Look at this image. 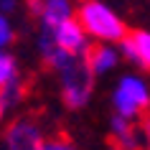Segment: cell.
Segmentation results:
<instances>
[{"label":"cell","instance_id":"52a82bcc","mask_svg":"<svg viewBox=\"0 0 150 150\" xmlns=\"http://www.w3.org/2000/svg\"><path fill=\"white\" fill-rule=\"evenodd\" d=\"M84 59H87L92 74H97V71L112 69V66H115V61H117V54H115L110 46H104V43H94V46H87Z\"/></svg>","mask_w":150,"mask_h":150},{"label":"cell","instance_id":"9c48e42d","mask_svg":"<svg viewBox=\"0 0 150 150\" xmlns=\"http://www.w3.org/2000/svg\"><path fill=\"white\" fill-rule=\"evenodd\" d=\"M16 61L10 59V56L0 54V89L5 87V84H10V81L16 79Z\"/></svg>","mask_w":150,"mask_h":150},{"label":"cell","instance_id":"7c38bea8","mask_svg":"<svg viewBox=\"0 0 150 150\" xmlns=\"http://www.w3.org/2000/svg\"><path fill=\"white\" fill-rule=\"evenodd\" d=\"M28 8H31L33 16H43V3L41 0H28Z\"/></svg>","mask_w":150,"mask_h":150},{"label":"cell","instance_id":"8992f818","mask_svg":"<svg viewBox=\"0 0 150 150\" xmlns=\"http://www.w3.org/2000/svg\"><path fill=\"white\" fill-rule=\"evenodd\" d=\"M122 48H125L127 59L142 64L145 69L150 71V33L145 31H130L122 41Z\"/></svg>","mask_w":150,"mask_h":150},{"label":"cell","instance_id":"7a4b0ae2","mask_svg":"<svg viewBox=\"0 0 150 150\" xmlns=\"http://www.w3.org/2000/svg\"><path fill=\"white\" fill-rule=\"evenodd\" d=\"M59 74H61V87H64L61 89L64 102L69 104L71 110L84 107L87 99H89V94H92V79H94V74L89 69L84 54L69 56V59L64 61V66L59 69Z\"/></svg>","mask_w":150,"mask_h":150},{"label":"cell","instance_id":"277c9868","mask_svg":"<svg viewBox=\"0 0 150 150\" xmlns=\"http://www.w3.org/2000/svg\"><path fill=\"white\" fill-rule=\"evenodd\" d=\"M8 150H41L43 148V137L36 122L31 120H16L5 132Z\"/></svg>","mask_w":150,"mask_h":150},{"label":"cell","instance_id":"30bf717a","mask_svg":"<svg viewBox=\"0 0 150 150\" xmlns=\"http://www.w3.org/2000/svg\"><path fill=\"white\" fill-rule=\"evenodd\" d=\"M41 150H76L74 145H71L66 137H59V140H48V142H43V148Z\"/></svg>","mask_w":150,"mask_h":150},{"label":"cell","instance_id":"2e32d148","mask_svg":"<svg viewBox=\"0 0 150 150\" xmlns=\"http://www.w3.org/2000/svg\"><path fill=\"white\" fill-rule=\"evenodd\" d=\"M112 150H120V148H115V145H112Z\"/></svg>","mask_w":150,"mask_h":150},{"label":"cell","instance_id":"6da1fadb","mask_svg":"<svg viewBox=\"0 0 150 150\" xmlns=\"http://www.w3.org/2000/svg\"><path fill=\"white\" fill-rule=\"evenodd\" d=\"M76 23L81 25V31H89L92 36H97L102 41H125L127 36L122 21L107 5L97 3V0H79Z\"/></svg>","mask_w":150,"mask_h":150},{"label":"cell","instance_id":"5b68a950","mask_svg":"<svg viewBox=\"0 0 150 150\" xmlns=\"http://www.w3.org/2000/svg\"><path fill=\"white\" fill-rule=\"evenodd\" d=\"M54 41H56V46L61 48L64 54H69V56H79V54L87 51L84 31H81V25L76 23L74 18L64 21V23L54 31Z\"/></svg>","mask_w":150,"mask_h":150},{"label":"cell","instance_id":"ba28073f","mask_svg":"<svg viewBox=\"0 0 150 150\" xmlns=\"http://www.w3.org/2000/svg\"><path fill=\"white\" fill-rule=\"evenodd\" d=\"M69 13H71V8L66 0H46L43 3V16H41L43 28L46 31H56L64 21H69Z\"/></svg>","mask_w":150,"mask_h":150},{"label":"cell","instance_id":"9a60e30c","mask_svg":"<svg viewBox=\"0 0 150 150\" xmlns=\"http://www.w3.org/2000/svg\"><path fill=\"white\" fill-rule=\"evenodd\" d=\"M13 5H16V0H0V8L3 10H10Z\"/></svg>","mask_w":150,"mask_h":150},{"label":"cell","instance_id":"5bb4252c","mask_svg":"<svg viewBox=\"0 0 150 150\" xmlns=\"http://www.w3.org/2000/svg\"><path fill=\"white\" fill-rule=\"evenodd\" d=\"M142 127H145V150H150V115L148 117H142Z\"/></svg>","mask_w":150,"mask_h":150},{"label":"cell","instance_id":"3957f363","mask_svg":"<svg viewBox=\"0 0 150 150\" xmlns=\"http://www.w3.org/2000/svg\"><path fill=\"white\" fill-rule=\"evenodd\" d=\"M115 107H117V115L125 120L132 117H148L150 115V94L145 84L135 76H125L120 81V89L115 92Z\"/></svg>","mask_w":150,"mask_h":150},{"label":"cell","instance_id":"8fae6325","mask_svg":"<svg viewBox=\"0 0 150 150\" xmlns=\"http://www.w3.org/2000/svg\"><path fill=\"white\" fill-rule=\"evenodd\" d=\"M8 41H10V28H8V23L0 18V46H5Z\"/></svg>","mask_w":150,"mask_h":150},{"label":"cell","instance_id":"4fadbf2b","mask_svg":"<svg viewBox=\"0 0 150 150\" xmlns=\"http://www.w3.org/2000/svg\"><path fill=\"white\" fill-rule=\"evenodd\" d=\"M10 107L8 97H5V89H0V120H3V115H5V110Z\"/></svg>","mask_w":150,"mask_h":150}]
</instances>
